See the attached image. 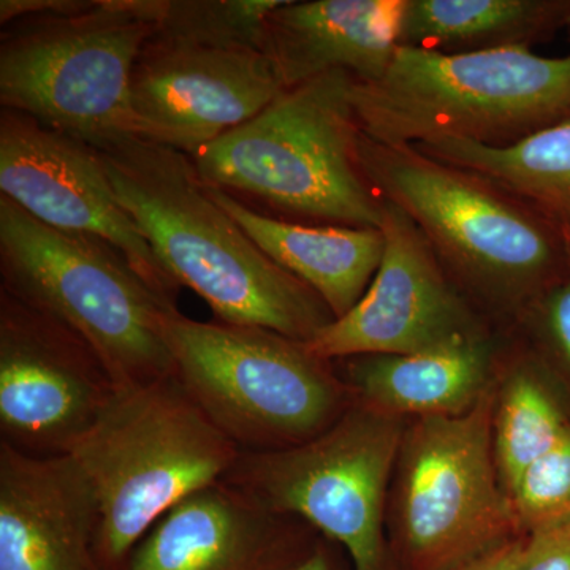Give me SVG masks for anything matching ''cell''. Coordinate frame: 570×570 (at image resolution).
Instances as JSON below:
<instances>
[{
  "label": "cell",
  "mask_w": 570,
  "mask_h": 570,
  "mask_svg": "<svg viewBox=\"0 0 570 570\" xmlns=\"http://www.w3.org/2000/svg\"><path fill=\"white\" fill-rule=\"evenodd\" d=\"M0 288L85 340L118 392L175 376L164 318L178 307L118 254L41 224L0 195Z\"/></svg>",
  "instance_id": "6"
},
{
  "label": "cell",
  "mask_w": 570,
  "mask_h": 570,
  "mask_svg": "<svg viewBox=\"0 0 570 570\" xmlns=\"http://www.w3.org/2000/svg\"><path fill=\"white\" fill-rule=\"evenodd\" d=\"M491 333L411 355H360L332 362L352 397L385 414L438 417L468 412L491 387Z\"/></svg>",
  "instance_id": "18"
},
{
  "label": "cell",
  "mask_w": 570,
  "mask_h": 570,
  "mask_svg": "<svg viewBox=\"0 0 570 570\" xmlns=\"http://www.w3.org/2000/svg\"><path fill=\"white\" fill-rule=\"evenodd\" d=\"M318 539L220 480L168 510L121 570H298Z\"/></svg>",
  "instance_id": "15"
},
{
  "label": "cell",
  "mask_w": 570,
  "mask_h": 570,
  "mask_svg": "<svg viewBox=\"0 0 570 570\" xmlns=\"http://www.w3.org/2000/svg\"><path fill=\"white\" fill-rule=\"evenodd\" d=\"M96 494L73 456L0 442V570H100Z\"/></svg>",
  "instance_id": "16"
},
{
  "label": "cell",
  "mask_w": 570,
  "mask_h": 570,
  "mask_svg": "<svg viewBox=\"0 0 570 570\" xmlns=\"http://www.w3.org/2000/svg\"><path fill=\"white\" fill-rule=\"evenodd\" d=\"M381 230L385 250L376 276L347 314L307 341L311 354L325 362L411 355L490 332L426 236L389 200H384Z\"/></svg>",
  "instance_id": "13"
},
{
  "label": "cell",
  "mask_w": 570,
  "mask_h": 570,
  "mask_svg": "<svg viewBox=\"0 0 570 570\" xmlns=\"http://www.w3.org/2000/svg\"><path fill=\"white\" fill-rule=\"evenodd\" d=\"M530 324L539 343L570 374V268L520 316Z\"/></svg>",
  "instance_id": "25"
},
{
  "label": "cell",
  "mask_w": 570,
  "mask_h": 570,
  "mask_svg": "<svg viewBox=\"0 0 570 570\" xmlns=\"http://www.w3.org/2000/svg\"><path fill=\"white\" fill-rule=\"evenodd\" d=\"M497 392L468 412L415 420L395 466V549L404 570H453L520 538L499 474Z\"/></svg>",
  "instance_id": "9"
},
{
  "label": "cell",
  "mask_w": 570,
  "mask_h": 570,
  "mask_svg": "<svg viewBox=\"0 0 570 570\" xmlns=\"http://www.w3.org/2000/svg\"><path fill=\"white\" fill-rule=\"evenodd\" d=\"M401 7L403 0H283L266 17L264 52L285 89L336 70L374 82L395 56Z\"/></svg>",
  "instance_id": "17"
},
{
  "label": "cell",
  "mask_w": 570,
  "mask_h": 570,
  "mask_svg": "<svg viewBox=\"0 0 570 570\" xmlns=\"http://www.w3.org/2000/svg\"><path fill=\"white\" fill-rule=\"evenodd\" d=\"M206 187L255 245L313 288L333 316L343 317L365 295L384 257L381 228L288 223L255 212L223 189Z\"/></svg>",
  "instance_id": "19"
},
{
  "label": "cell",
  "mask_w": 570,
  "mask_h": 570,
  "mask_svg": "<svg viewBox=\"0 0 570 570\" xmlns=\"http://www.w3.org/2000/svg\"><path fill=\"white\" fill-rule=\"evenodd\" d=\"M118 393L85 340L0 288V442L70 455Z\"/></svg>",
  "instance_id": "11"
},
{
  "label": "cell",
  "mask_w": 570,
  "mask_h": 570,
  "mask_svg": "<svg viewBox=\"0 0 570 570\" xmlns=\"http://www.w3.org/2000/svg\"><path fill=\"white\" fill-rule=\"evenodd\" d=\"M524 546H527V535L510 539L489 553L453 570H517L523 557Z\"/></svg>",
  "instance_id": "27"
},
{
  "label": "cell",
  "mask_w": 570,
  "mask_h": 570,
  "mask_svg": "<svg viewBox=\"0 0 570 570\" xmlns=\"http://www.w3.org/2000/svg\"><path fill=\"white\" fill-rule=\"evenodd\" d=\"M285 91L264 51L154 36L132 75L138 137L194 154L264 111Z\"/></svg>",
  "instance_id": "14"
},
{
  "label": "cell",
  "mask_w": 570,
  "mask_h": 570,
  "mask_svg": "<svg viewBox=\"0 0 570 570\" xmlns=\"http://www.w3.org/2000/svg\"><path fill=\"white\" fill-rule=\"evenodd\" d=\"M355 78L330 71L285 89L190 159L208 186L316 225L381 228L384 198L358 164Z\"/></svg>",
  "instance_id": "3"
},
{
  "label": "cell",
  "mask_w": 570,
  "mask_h": 570,
  "mask_svg": "<svg viewBox=\"0 0 570 570\" xmlns=\"http://www.w3.org/2000/svg\"><path fill=\"white\" fill-rule=\"evenodd\" d=\"M374 193L414 220L469 302L521 316L568 275L570 235L487 176L360 134Z\"/></svg>",
  "instance_id": "2"
},
{
  "label": "cell",
  "mask_w": 570,
  "mask_h": 570,
  "mask_svg": "<svg viewBox=\"0 0 570 570\" xmlns=\"http://www.w3.org/2000/svg\"><path fill=\"white\" fill-rule=\"evenodd\" d=\"M404 431L401 417L354 400L303 444L242 452L223 482L336 543L352 570H389L385 501Z\"/></svg>",
  "instance_id": "10"
},
{
  "label": "cell",
  "mask_w": 570,
  "mask_h": 570,
  "mask_svg": "<svg viewBox=\"0 0 570 570\" xmlns=\"http://www.w3.org/2000/svg\"><path fill=\"white\" fill-rule=\"evenodd\" d=\"M94 149L165 272L205 299L217 322L307 343L336 321L213 200L189 154L135 135Z\"/></svg>",
  "instance_id": "1"
},
{
  "label": "cell",
  "mask_w": 570,
  "mask_h": 570,
  "mask_svg": "<svg viewBox=\"0 0 570 570\" xmlns=\"http://www.w3.org/2000/svg\"><path fill=\"white\" fill-rule=\"evenodd\" d=\"M352 102L362 132L382 145L456 138L508 148L570 121V52L397 47L381 80H355Z\"/></svg>",
  "instance_id": "4"
},
{
  "label": "cell",
  "mask_w": 570,
  "mask_h": 570,
  "mask_svg": "<svg viewBox=\"0 0 570 570\" xmlns=\"http://www.w3.org/2000/svg\"><path fill=\"white\" fill-rule=\"evenodd\" d=\"M154 24L129 0H77L0 32V107L100 148L135 135V62Z\"/></svg>",
  "instance_id": "8"
},
{
  "label": "cell",
  "mask_w": 570,
  "mask_h": 570,
  "mask_svg": "<svg viewBox=\"0 0 570 570\" xmlns=\"http://www.w3.org/2000/svg\"><path fill=\"white\" fill-rule=\"evenodd\" d=\"M517 570H570V519L527 535Z\"/></svg>",
  "instance_id": "26"
},
{
  "label": "cell",
  "mask_w": 570,
  "mask_h": 570,
  "mask_svg": "<svg viewBox=\"0 0 570 570\" xmlns=\"http://www.w3.org/2000/svg\"><path fill=\"white\" fill-rule=\"evenodd\" d=\"M414 146L442 163L487 176L570 235V121L540 130L508 148L456 138H434Z\"/></svg>",
  "instance_id": "21"
},
{
  "label": "cell",
  "mask_w": 570,
  "mask_h": 570,
  "mask_svg": "<svg viewBox=\"0 0 570 570\" xmlns=\"http://www.w3.org/2000/svg\"><path fill=\"white\" fill-rule=\"evenodd\" d=\"M283 0H129L165 39L264 51L265 21Z\"/></svg>",
  "instance_id": "23"
},
{
  "label": "cell",
  "mask_w": 570,
  "mask_h": 570,
  "mask_svg": "<svg viewBox=\"0 0 570 570\" xmlns=\"http://www.w3.org/2000/svg\"><path fill=\"white\" fill-rule=\"evenodd\" d=\"M520 534H535L570 519V426L510 491Z\"/></svg>",
  "instance_id": "24"
},
{
  "label": "cell",
  "mask_w": 570,
  "mask_h": 570,
  "mask_svg": "<svg viewBox=\"0 0 570 570\" xmlns=\"http://www.w3.org/2000/svg\"><path fill=\"white\" fill-rule=\"evenodd\" d=\"M570 29V0H403L397 47L448 52L528 48Z\"/></svg>",
  "instance_id": "20"
},
{
  "label": "cell",
  "mask_w": 570,
  "mask_h": 570,
  "mask_svg": "<svg viewBox=\"0 0 570 570\" xmlns=\"http://www.w3.org/2000/svg\"><path fill=\"white\" fill-rule=\"evenodd\" d=\"M164 335L176 379L242 452L303 444L354 403L332 362L272 330L174 311L164 318Z\"/></svg>",
  "instance_id": "7"
},
{
  "label": "cell",
  "mask_w": 570,
  "mask_h": 570,
  "mask_svg": "<svg viewBox=\"0 0 570 570\" xmlns=\"http://www.w3.org/2000/svg\"><path fill=\"white\" fill-rule=\"evenodd\" d=\"M0 195L41 224L118 254L168 305L178 284L124 209L92 146L0 110Z\"/></svg>",
  "instance_id": "12"
},
{
  "label": "cell",
  "mask_w": 570,
  "mask_h": 570,
  "mask_svg": "<svg viewBox=\"0 0 570 570\" xmlns=\"http://www.w3.org/2000/svg\"><path fill=\"white\" fill-rule=\"evenodd\" d=\"M239 455L176 376L116 393L70 453L99 504L100 570H121L168 510L224 480Z\"/></svg>",
  "instance_id": "5"
},
{
  "label": "cell",
  "mask_w": 570,
  "mask_h": 570,
  "mask_svg": "<svg viewBox=\"0 0 570 570\" xmlns=\"http://www.w3.org/2000/svg\"><path fill=\"white\" fill-rule=\"evenodd\" d=\"M298 570H352L351 561L336 543L318 539L316 549Z\"/></svg>",
  "instance_id": "28"
},
{
  "label": "cell",
  "mask_w": 570,
  "mask_h": 570,
  "mask_svg": "<svg viewBox=\"0 0 570 570\" xmlns=\"http://www.w3.org/2000/svg\"><path fill=\"white\" fill-rule=\"evenodd\" d=\"M547 387L538 371L521 365L512 370L497 396L494 455L508 494L520 475L549 452L570 426L560 403Z\"/></svg>",
  "instance_id": "22"
}]
</instances>
